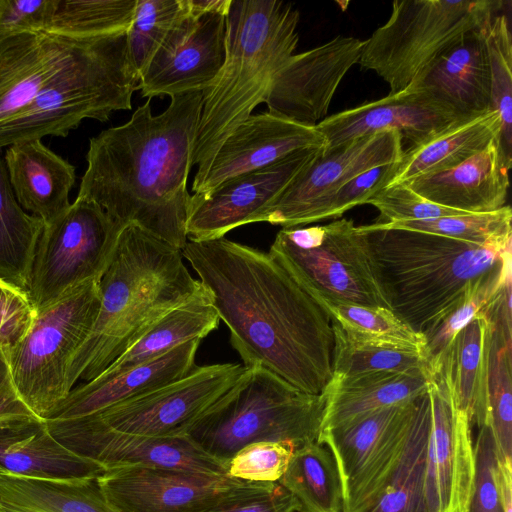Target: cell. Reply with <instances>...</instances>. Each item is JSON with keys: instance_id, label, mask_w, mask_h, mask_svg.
I'll return each instance as SVG.
<instances>
[{"instance_id": "obj_30", "label": "cell", "mask_w": 512, "mask_h": 512, "mask_svg": "<svg viewBox=\"0 0 512 512\" xmlns=\"http://www.w3.org/2000/svg\"><path fill=\"white\" fill-rule=\"evenodd\" d=\"M500 127V116L493 110L455 121L429 140L404 150L386 187L457 166L499 139Z\"/></svg>"}, {"instance_id": "obj_29", "label": "cell", "mask_w": 512, "mask_h": 512, "mask_svg": "<svg viewBox=\"0 0 512 512\" xmlns=\"http://www.w3.org/2000/svg\"><path fill=\"white\" fill-rule=\"evenodd\" d=\"M428 368L374 372L330 382L321 431L348 425L377 410L415 401L428 389Z\"/></svg>"}, {"instance_id": "obj_26", "label": "cell", "mask_w": 512, "mask_h": 512, "mask_svg": "<svg viewBox=\"0 0 512 512\" xmlns=\"http://www.w3.org/2000/svg\"><path fill=\"white\" fill-rule=\"evenodd\" d=\"M489 24L463 36L436 58L409 88L426 91L462 117L477 116L492 110L486 45Z\"/></svg>"}, {"instance_id": "obj_32", "label": "cell", "mask_w": 512, "mask_h": 512, "mask_svg": "<svg viewBox=\"0 0 512 512\" xmlns=\"http://www.w3.org/2000/svg\"><path fill=\"white\" fill-rule=\"evenodd\" d=\"M219 320V315L203 286L193 297L160 318L102 374L125 371L159 357L187 341L202 340L218 327Z\"/></svg>"}, {"instance_id": "obj_22", "label": "cell", "mask_w": 512, "mask_h": 512, "mask_svg": "<svg viewBox=\"0 0 512 512\" xmlns=\"http://www.w3.org/2000/svg\"><path fill=\"white\" fill-rule=\"evenodd\" d=\"M461 118L465 117L426 91L408 88L333 114L316 126L324 136L325 149L383 131H396L416 146Z\"/></svg>"}, {"instance_id": "obj_13", "label": "cell", "mask_w": 512, "mask_h": 512, "mask_svg": "<svg viewBox=\"0 0 512 512\" xmlns=\"http://www.w3.org/2000/svg\"><path fill=\"white\" fill-rule=\"evenodd\" d=\"M431 426L426 460L429 512H462L474 477L471 424L456 404L448 351L428 367Z\"/></svg>"}, {"instance_id": "obj_33", "label": "cell", "mask_w": 512, "mask_h": 512, "mask_svg": "<svg viewBox=\"0 0 512 512\" xmlns=\"http://www.w3.org/2000/svg\"><path fill=\"white\" fill-rule=\"evenodd\" d=\"M0 512H116L97 478L40 480L0 475Z\"/></svg>"}, {"instance_id": "obj_27", "label": "cell", "mask_w": 512, "mask_h": 512, "mask_svg": "<svg viewBox=\"0 0 512 512\" xmlns=\"http://www.w3.org/2000/svg\"><path fill=\"white\" fill-rule=\"evenodd\" d=\"M4 163L17 202L45 225L71 205L69 192L76 180L75 167L41 140L8 146Z\"/></svg>"}, {"instance_id": "obj_7", "label": "cell", "mask_w": 512, "mask_h": 512, "mask_svg": "<svg viewBox=\"0 0 512 512\" xmlns=\"http://www.w3.org/2000/svg\"><path fill=\"white\" fill-rule=\"evenodd\" d=\"M324 406L323 395L306 393L265 368L245 367L185 436L226 464L255 442L286 441L298 449L317 441Z\"/></svg>"}, {"instance_id": "obj_46", "label": "cell", "mask_w": 512, "mask_h": 512, "mask_svg": "<svg viewBox=\"0 0 512 512\" xmlns=\"http://www.w3.org/2000/svg\"><path fill=\"white\" fill-rule=\"evenodd\" d=\"M295 451L286 441H260L240 449L227 463L230 477L246 482H278Z\"/></svg>"}, {"instance_id": "obj_31", "label": "cell", "mask_w": 512, "mask_h": 512, "mask_svg": "<svg viewBox=\"0 0 512 512\" xmlns=\"http://www.w3.org/2000/svg\"><path fill=\"white\" fill-rule=\"evenodd\" d=\"M493 323L481 313L456 335L450 355L454 395L470 424L488 425L489 362Z\"/></svg>"}, {"instance_id": "obj_37", "label": "cell", "mask_w": 512, "mask_h": 512, "mask_svg": "<svg viewBox=\"0 0 512 512\" xmlns=\"http://www.w3.org/2000/svg\"><path fill=\"white\" fill-rule=\"evenodd\" d=\"M332 328L334 348L330 382L374 372H404L428 368L423 350L358 341L347 336L334 323Z\"/></svg>"}, {"instance_id": "obj_52", "label": "cell", "mask_w": 512, "mask_h": 512, "mask_svg": "<svg viewBox=\"0 0 512 512\" xmlns=\"http://www.w3.org/2000/svg\"><path fill=\"white\" fill-rule=\"evenodd\" d=\"M8 351L0 346V428L43 420L20 396L11 375Z\"/></svg>"}, {"instance_id": "obj_42", "label": "cell", "mask_w": 512, "mask_h": 512, "mask_svg": "<svg viewBox=\"0 0 512 512\" xmlns=\"http://www.w3.org/2000/svg\"><path fill=\"white\" fill-rule=\"evenodd\" d=\"M511 279V253L503 265L488 274L468 293L463 302L426 336L425 355L428 366L440 361L456 335L481 313L489 314L504 284Z\"/></svg>"}, {"instance_id": "obj_49", "label": "cell", "mask_w": 512, "mask_h": 512, "mask_svg": "<svg viewBox=\"0 0 512 512\" xmlns=\"http://www.w3.org/2000/svg\"><path fill=\"white\" fill-rule=\"evenodd\" d=\"M294 496L278 482H243L205 512H297Z\"/></svg>"}, {"instance_id": "obj_16", "label": "cell", "mask_w": 512, "mask_h": 512, "mask_svg": "<svg viewBox=\"0 0 512 512\" xmlns=\"http://www.w3.org/2000/svg\"><path fill=\"white\" fill-rule=\"evenodd\" d=\"M403 140L396 131H383L325 149L306 166L250 223L268 222L283 228L304 225L315 205L358 174L398 162Z\"/></svg>"}, {"instance_id": "obj_25", "label": "cell", "mask_w": 512, "mask_h": 512, "mask_svg": "<svg viewBox=\"0 0 512 512\" xmlns=\"http://www.w3.org/2000/svg\"><path fill=\"white\" fill-rule=\"evenodd\" d=\"M499 139L448 170L419 176L407 184L425 199L466 213H489L506 205L509 169Z\"/></svg>"}, {"instance_id": "obj_6", "label": "cell", "mask_w": 512, "mask_h": 512, "mask_svg": "<svg viewBox=\"0 0 512 512\" xmlns=\"http://www.w3.org/2000/svg\"><path fill=\"white\" fill-rule=\"evenodd\" d=\"M139 81L126 32L86 38L35 98L0 124V148L44 136L66 137L84 119L105 122L113 112L130 110Z\"/></svg>"}, {"instance_id": "obj_51", "label": "cell", "mask_w": 512, "mask_h": 512, "mask_svg": "<svg viewBox=\"0 0 512 512\" xmlns=\"http://www.w3.org/2000/svg\"><path fill=\"white\" fill-rule=\"evenodd\" d=\"M55 0H0V36L47 31Z\"/></svg>"}, {"instance_id": "obj_11", "label": "cell", "mask_w": 512, "mask_h": 512, "mask_svg": "<svg viewBox=\"0 0 512 512\" xmlns=\"http://www.w3.org/2000/svg\"><path fill=\"white\" fill-rule=\"evenodd\" d=\"M125 227L95 202L80 198L46 224L27 284L34 308L53 304L87 281L100 280Z\"/></svg>"}, {"instance_id": "obj_39", "label": "cell", "mask_w": 512, "mask_h": 512, "mask_svg": "<svg viewBox=\"0 0 512 512\" xmlns=\"http://www.w3.org/2000/svg\"><path fill=\"white\" fill-rule=\"evenodd\" d=\"M137 0H55L47 31L74 38L127 32Z\"/></svg>"}, {"instance_id": "obj_12", "label": "cell", "mask_w": 512, "mask_h": 512, "mask_svg": "<svg viewBox=\"0 0 512 512\" xmlns=\"http://www.w3.org/2000/svg\"><path fill=\"white\" fill-rule=\"evenodd\" d=\"M416 401L320 432L317 442L328 447L338 467L342 512H369L376 504L404 450Z\"/></svg>"}, {"instance_id": "obj_43", "label": "cell", "mask_w": 512, "mask_h": 512, "mask_svg": "<svg viewBox=\"0 0 512 512\" xmlns=\"http://www.w3.org/2000/svg\"><path fill=\"white\" fill-rule=\"evenodd\" d=\"M490 63L491 109L500 116V145L512 162V40L508 18L495 15L486 32Z\"/></svg>"}, {"instance_id": "obj_15", "label": "cell", "mask_w": 512, "mask_h": 512, "mask_svg": "<svg viewBox=\"0 0 512 512\" xmlns=\"http://www.w3.org/2000/svg\"><path fill=\"white\" fill-rule=\"evenodd\" d=\"M244 370L243 365L234 363L195 366L174 382L93 415L120 432L149 437L185 436Z\"/></svg>"}, {"instance_id": "obj_18", "label": "cell", "mask_w": 512, "mask_h": 512, "mask_svg": "<svg viewBox=\"0 0 512 512\" xmlns=\"http://www.w3.org/2000/svg\"><path fill=\"white\" fill-rule=\"evenodd\" d=\"M323 148L296 151L273 164L232 177L208 192L193 193L186 224L188 241L223 238L249 224Z\"/></svg>"}, {"instance_id": "obj_5", "label": "cell", "mask_w": 512, "mask_h": 512, "mask_svg": "<svg viewBox=\"0 0 512 512\" xmlns=\"http://www.w3.org/2000/svg\"><path fill=\"white\" fill-rule=\"evenodd\" d=\"M360 229L391 310L425 338L511 253V246H479L375 223Z\"/></svg>"}, {"instance_id": "obj_41", "label": "cell", "mask_w": 512, "mask_h": 512, "mask_svg": "<svg viewBox=\"0 0 512 512\" xmlns=\"http://www.w3.org/2000/svg\"><path fill=\"white\" fill-rule=\"evenodd\" d=\"M510 206L489 213L446 216L420 221L375 224L379 227L435 234L479 246L508 247L512 238Z\"/></svg>"}, {"instance_id": "obj_8", "label": "cell", "mask_w": 512, "mask_h": 512, "mask_svg": "<svg viewBox=\"0 0 512 512\" xmlns=\"http://www.w3.org/2000/svg\"><path fill=\"white\" fill-rule=\"evenodd\" d=\"M504 5L498 0H395L388 20L364 40L359 62L395 94L470 31L486 26Z\"/></svg>"}, {"instance_id": "obj_53", "label": "cell", "mask_w": 512, "mask_h": 512, "mask_svg": "<svg viewBox=\"0 0 512 512\" xmlns=\"http://www.w3.org/2000/svg\"><path fill=\"white\" fill-rule=\"evenodd\" d=\"M232 0H185L187 9L194 15L218 13L228 15Z\"/></svg>"}, {"instance_id": "obj_3", "label": "cell", "mask_w": 512, "mask_h": 512, "mask_svg": "<svg viewBox=\"0 0 512 512\" xmlns=\"http://www.w3.org/2000/svg\"><path fill=\"white\" fill-rule=\"evenodd\" d=\"M182 259L180 249L136 225L122 230L99 282L96 322L66 373L69 391L77 380L102 374L160 318L202 289Z\"/></svg>"}, {"instance_id": "obj_19", "label": "cell", "mask_w": 512, "mask_h": 512, "mask_svg": "<svg viewBox=\"0 0 512 512\" xmlns=\"http://www.w3.org/2000/svg\"><path fill=\"white\" fill-rule=\"evenodd\" d=\"M97 482L116 512H205L245 481L229 475L125 466L105 470Z\"/></svg>"}, {"instance_id": "obj_35", "label": "cell", "mask_w": 512, "mask_h": 512, "mask_svg": "<svg viewBox=\"0 0 512 512\" xmlns=\"http://www.w3.org/2000/svg\"><path fill=\"white\" fill-rule=\"evenodd\" d=\"M278 483L296 499L297 512H342L336 461L330 450L317 441L295 449Z\"/></svg>"}, {"instance_id": "obj_48", "label": "cell", "mask_w": 512, "mask_h": 512, "mask_svg": "<svg viewBox=\"0 0 512 512\" xmlns=\"http://www.w3.org/2000/svg\"><path fill=\"white\" fill-rule=\"evenodd\" d=\"M368 204L379 211L380 221L378 223L420 221L471 214L433 203L404 183L385 187L374 195Z\"/></svg>"}, {"instance_id": "obj_14", "label": "cell", "mask_w": 512, "mask_h": 512, "mask_svg": "<svg viewBox=\"0 0 512 512\" xmlns=\"http://www.w3.org/2000/svg\"><path fill=\"white\" fill-rule=\"evenodd\" d=\"M45 421L60 444L106 470L143 466L228 475L226 463L207 454L187 436L149 437L120 432L93 414Z\"/></svg>"}, {"instance_id": "obj_9", "label": "cell", "mask_w": 512, "mask_h": 512, "mask_svg": "<svg viewBox=\"0 0 512 512\" xmlns=\"http://www.w3.org/2000/svg\"><path fill=\"white\" fill-rule=\"evenodd\" d=\"M268 253L315 301L391 310L367 236L352 220L282 228Z\"/></svg>"}, {"instance_id": "obj_40", "label": "cell", "mask_w": 512, "mask_h": 512, "mask_svg": "<svg viewBox=\"0 0 512 512\" xmlns=\"http://www.w3.org/2000/svg\"><path fill=\"white\" fill-rule=\"evenodd\" d=\"M488 427L498 460L512 468L511 333L493 326L488 385Z\"/></svg>"}, {"instance_id": "obj_23", "label": "cell", "mask_w": 512, "mask_h": 512, "mask_svg": "<svg viewBox=\"0 0 512 512\" xmlns=\"http://www.w3.org/2000/svg\"><path fill=\"white\" fill-rule=\"evenodd\" d=\"M85 39L44 30L0 36V124L33 100Z\"/></svg>"}, {"instance_id": "obj_4", "label": "cell", "mask_w": 512, "mask_h": 512, "mask_svg": "<svg viewBox=\"0 0 512 512\" xmlns=\"http://www.w3.org/2000/svg\"><path fill=\"white\" fill-rule=\"evenodd\" d=\"M299 20V11L283 1H231L225 61L202 91L192 166L202 168L233 129L265 102L276 74L297 48Z\"/></svg>"}, {"instance_id": "obj_17", "label": "cell", "mask_w": 512, "mask_h": 512, "mask_svg": "<svg viewBox=\"0 0 512 512\" xmlns=\"http://www.w3.org/2000/svg\"><path fill=\"white\" fill-rule=\"evenodd\" d=\"M176 20L140 76L142 97L152 99L204 91L220 72L226 55V15H194Z\"/></svg>"}, {"instance_id": "obj_20", "label": "cell", "mask_w": 512, "mask_h": 512, "mask_svg": "<svg viewBox=\"0 0 512 512\" xmlns=\"http://www.w3.org/2000/svg\"><path fill=\"white\" fill-rule=\"evenodd\" d=\"M363 44L364 40L338 35L292 55L273 80L264 102L268 112L316 126L325 119L344 76L358 64Z\"/></svg>"}, {"instance_id": "obj_21", "label": "cell", "mask_w": 512, "mask_h": 512, "mask_svg": "<svg viewBox=\"0 0 512 512\" xmlns=\"http://www.w3.org/2000/svg\"><path fill=\"white\" fill-rule=\"evenodd\" d=\"M325 145L317 126L300 124L268 111L251 114L233 129L213 157L197 169L192 191L208 192L232 177L273 164L296 151Z\"/></svg>"}, {"instance_id": "obj_44", "label": "cell", "mask_w": 512, "mask_h": 512, "mask_svg": "<svg viewBox=\"0 0 512 512\" xmlns=\"http://www.w3.org/2000/svg\"><path fill=\"white\" fill-rule=\"evenodd\" d=\"M184 10V0H137L126 37L129 58L139 78Z\"/></svg>"}, {"instance_id": "obj_24", "label": "cell", "mask_w": 512, "mask_h": 512, "mask_svg": "<svg viewBox=\"0 0 512 512\" xmlns=\"http://www.w3.org/2000/svg\"><path fill=\"white\" fill-rule=\"evenodd\" d=\"M200 342V339L187 341L125 371L99 375L72 389L46 420H67L94 414L182 378L195 367Z\"/></svg>"}, {"instance_id": "obj_2", "label": "cell", "mask_w": 512, "mask_h": 512, "mask_svg": "<svg viewBox=\"0 0 512 512\" xmlns=\"http://www.w3.org/2000/svg\"><path fill=\"white\" fill-rule=\"evenodd\" d=\"M202 95L172 96L158 115L148 99L126 123L91 138L76 198L93 201L123 226L136 225L182 251Z\"/></svg>"}, {"instance_id": "obj_45", "label": "cell", "mask_w": 512, "mask_h": 512, "mask_svg": "<svg viewBox=\"0 0 512 512\" xmlns=\"http://www.w3.org/2000/svg\"><path fill=\"white\" fill-rule=\"evenodd\" d=\"M395 164L396 162L379 165L350 179L320 200L306 217L304 225L339 218L355 206L368 204L374 195L389 184Z\"/></svg>"}, {"instance_id": "obj_50", "label": "cell", "mask_w": 512, "mask_h": 512, "mask_svg": "<svg viewBox=\"0 0 512 512\" xmlns=\"http://www.w3.org/2000/svg\"><path fill=\"white\" fill-rule=\"evenodd\" d=\"M36 309L27 290L0 278V346L13 347L29 329Z\"/></svg>"}, {"instance_id": "obj_34", "label": "cell", "mask_w": 512, "mask_h": 512, "mask_svg": "<svg viewBox=\"0 0 512 512\" xmlns=\"http://www.w3.org/2000/svg\"><path fill=\"white\" fill-rule=\"evenodd\" d=\"M431 426L428 389L416 407L398 464L380 498L369 512H429L426 499V460Z\"/></svg>"}, {"instance_id": "obj_38", "label": "cell", "mask_w": 512, "mask_h": 512, "mask_svg": "<svg viewBox=\"0 0 512 512\" xmlns=\"http://www.w3.org/2000/svg\"><path fill=\"white\" fill-rule=\"evenodd\" d=\"M331 322L347 336L363 342L416 348L425 351L426 338L392 310L356 304L316 301Z\"/></svg>"}, {"instance_id": "obj_28", "label": "cell", "mask_w": 512, "mask_h": 512, "mask_svg": "<svg viewBox=\"0 0 512 512\" xmlns=\"http://www.w3.org/2000/svg\"><path fill=\"white\" fill-rule=\"evenodd\" d=\"M105 470L60 444L45 420L0 428V475L80 480L98 478Z\"/></svg>"}, {"instance_id": "obj_36", "label": "cell", "mask_w": 512, "mask_h": 512, "mask_svg": "<svg viewBox=\"0 0 512 512\" xmlns=\"http://www.w3.org/2000/svg\"><path fill=\"white\" fill-rule=\"evenodd\" d=\"M44 226L40 218L26 212L17 202L0 155V278L27 290Z\"/></svg>"}, {"instance_id": "obj_47", "label": "cell", "mask_w": 512, "mask_h": 512, "mask_svg": "<svg viewBox=\"0 0 512 512\" xmlns=\"http://www.w3.org/2000/svg\"><path fill=\"white\" fill-rule=\"evenodd\" d=\"M474 448V477L462 512H505L498 482L499 460L488 425L481 426Z\"/></svg>"}, {"instance_id": "obj_1", "label": "cell", "mask_w": 512, "mask_h": 512, "mask_svg": "<svg viewBox=\"0 0 512 512\" xmlns=\"http://www.w3.org/2000/svg\"><path fill=\"white\" fill-rule=\"evenodd\" d=\"M182 255L244 367L259 366L306 393H324L332 379L331 320L268 252L223 237L187 241Z\"/></svg>"}, {"instance_id": "obj_10", "label": "cell", "mask_w": 512, "mask_h": 512, "mask_svg": "<svg viewBox=\"0 0 512 512\" xmlns=\"http://www.w3.org/2000/svg\"><path fill=\"white\" fill-rule=\"evenodd\" d=\"M99 282L87 281L36 310L29 329L8 351L11 375L20 396L43 420L70 392L66 373L96 322L101 304Z\"/></svg>"}]
</instances>
